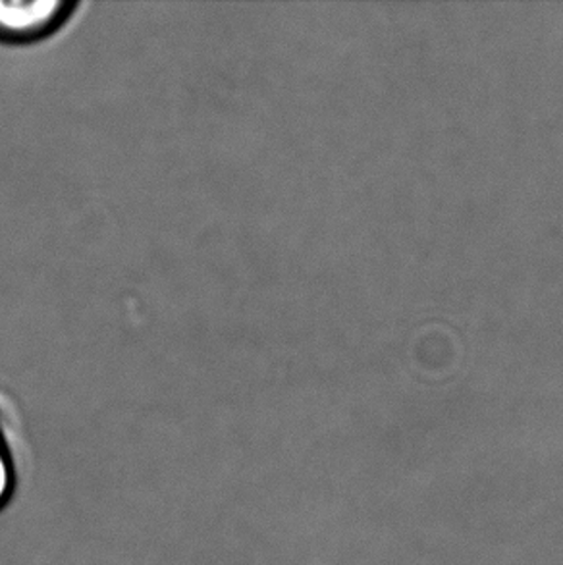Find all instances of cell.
<instances>
[{
    "label": "cell",
    "instance_id": "obj_1",
    "mask_svg": "<svg viewBox=\"0 0 563 565\" xmlns=\"http://www.w3.org/2000/svg\"><path fill=\"white\" fill-rule=\"evenodd\" d=\"M79 4L70 0H39L25 4L0 2V43L28 45L49 39L72 20Z\"/></svg>",
    "mask_w": 563,
    "mask_h": 565
},
{
    "label": "cell",
    "instance_id": "obj_2",
    "mask_svg": "<svg viewBox=\"0 0 563 565\" xmlns=\"http://www.w3.org/2000/svg\"><path fill=\"white\" fill-rule=\"evenodd\" d=\"M14 479V420L7 399L0 397V508L12 494Z\"/></svg>",
    "mask_w": 563,
    "mask_h": 565
}]
</instances>
